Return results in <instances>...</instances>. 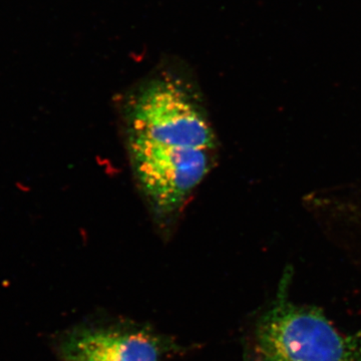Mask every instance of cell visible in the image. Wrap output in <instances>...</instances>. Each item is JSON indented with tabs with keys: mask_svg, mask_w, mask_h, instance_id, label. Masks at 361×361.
<instances>
[{
	"mask_svg": "<svg viewBox=\"0 0 361 361\" xmlns=\"http://www.w3.org/2000/svg\"><path fill=\"white\" fill-rule=\"evenodd\" d=\"M123 142L165 149H219L200 92L183 73L157 71L121 102Z\"/></svg>",
	"mask_w": 361,
	"mask_h": 361,
	"instance_id": "obj_1",
	"label": "cell"
},
{
	"mask_svg": "<svg viewBox=\"0 0 361 361\" xmlns=\"http://www.w3.org/2000/svg\"><path fill=\"white\" fill-rule=\"evenodd\" d=\"M285 273L276 298L259 316L250 342L251 361H361V332L345 334L319 308L289 298Z\"/></svg>",
	"mask_w": 361,
	"mask_h": 361,
	"instance_id": "obj_2",
	"label": "cell"
},
{
	"mask_svg": "<svg viewBox=\"0 0 361 361\" xmlns=\"http://www.w3.org/2000/svg\"><path fill=\"white\" fill-rule=\"evenodd\" d=\"M135 185L154 223L168 234L202 183L216 167L219 149H168L125 142Z\"/></svg>",
	"mask_w": 361,
	"mask_h": 361,
	"instance_id": "obj_3",
	"label": "cell"
},
{
	"mask_svg": "<svg viewBox=\"0 0 361 361\" xmlns=\"http://www.w3.org/2000/svg\"><path fill=\"white\" fill-rule=\"evenodd\" d=\"M66 361H160V341L137 330L90 329L63 343Z\"/></svg>",
	"mask_w": 361,
	"mask_h": 361,
	"instance_id": "obj_4",
	"label": "cell"
}]
</instances>
